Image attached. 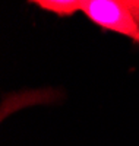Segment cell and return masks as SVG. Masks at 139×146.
Instances as JSON below:
<instances>
[{"label": "cell", "instance_id": "7a4b0ae2", "mask_svg": "<svg viewBox=\"0 0 139 146\" xmlns=\"http://www.w3.org/2000/svg\"><path fill=\"white\" fill-rule=\"evenodd\" d=\"M32 3L44 10L56 13L57 16H72L82 10L84 6V2L79 0H35Z\"/></svg>", "mask_w": 139, "mask_h": 146}, {"label": "cell", "instance_id": "6da1fadb", "mask_svg": "<svg viewBox=\"0 0 139 146\" xmlns=\"http://www.w3.org/2000/svg\"><path fill=\"white\" fill-rule=\"evenodd\" d=\"M82 12L95 25L139 44V0H86Z\"/></svg>", "mask_w": 139, "mask_h": 146}]
</instances>
